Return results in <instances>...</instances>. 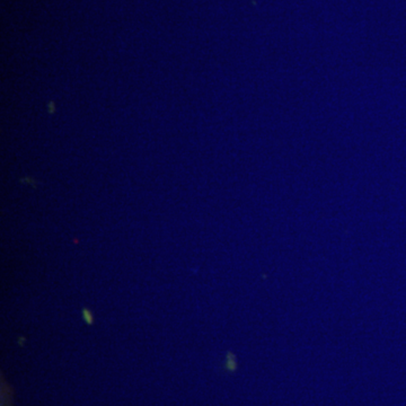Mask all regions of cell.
<instances>
[{
	"instance_id": "6da1fadb",
	"label": "cell",
	"mask_w": 406,
	"mask_h": 406,
	"mask_svg": "<svg viewBox=\"0 0 406 406\" xmlns=\"http://www.w3.org/2000/svg\"><path fill=\"white\" fill-rule=\"evenodd\" d=\"M82 315H84L85 321L87 322L89 324H91V323H93V317H91V313H89L87 309H84V311H82Z\"/></svg>"
}]
</instances>
